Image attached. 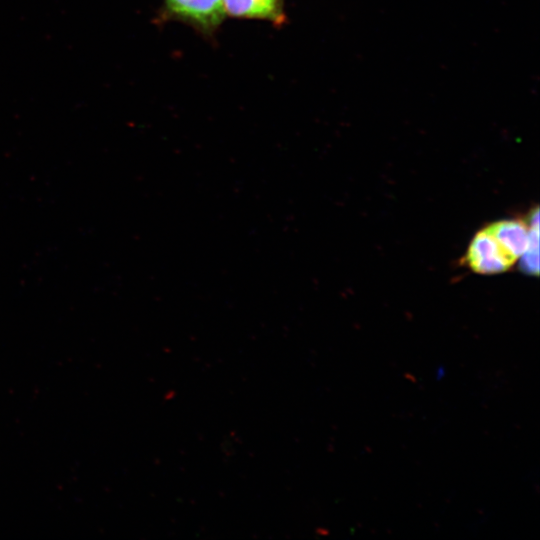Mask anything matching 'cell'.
<instances>
[{
    "label": "cell",
    "mask_w": 540,
    "mask_h": 540,
    "mask_svg": "<svg viewBox=\"0 0 540 540\" xmlns=\"http://www.w3.org/2000/svg\"><path fill=\"white\" fill-rule=\"evenodd\" d=\"M466 262L477 274L494 275L509 270L517 261L485 227L471 240L466 253Z\"/></svg>",
    "instance_id": "cell-1"
},
{
    "label": "cell",
    "mask_w": 540,
    "mask_h": 540,
    "mask_svg": "<svg viewBox=\"0 0 540 540\" xmlns=\"http://www.w3.org/2000/svg\"><path fill=\"white\" fill-rule=\"evenodd\" d=\"M169 9L179 16L204 26H214L224 17L223 0H166Z\"/></svg>",
    "instance_id": "cell-2"
},
{
    "label": "cell",
    "mask_w": 540,
    "mask_h": 540,
    "mask_svg": "<svg viewBox=\"0 0 540 540\" xmlns=\"http://www.w3.org/2000/svg\"><path fill=\"white\" fill-rule=\"evenodd\" d=\"M486 228L506 252L518 261L528 245L529 225L521 220H500Z\"/></svg>",
    "instance_id": "cell-3"
},
{
    "label": "cell",
    "mask_w": 540,
    "mask_h": 540,
    "mask_svg": "<svg viewBox=\"0 0 540 540\" xmlns=\"http://www.w3.org/2000/svg\"><path fill=\"white\" fill-rule=\"evenodd\" d=\"M225 12L234 16L282 21V0H223Z\"/></svg>",
    "instance_id": "cell-4"
},
{
    "label": "cell",
    "mask_w": 540,
    "mask_h": 540,
    "mask_svg": "<svg viewBox=\"0 0 540 540\" xmlns=\"http://www.w3.org/2000/svg\"><path fill=\"white\" fill-rule=\"evenodd\" d=\"M520 268L528 275L537 276L539 273V213L538 208L530 219L528 245L519 258Z\"/></svg>",
    "instance_id": "cell-5"
}]
</instances>
